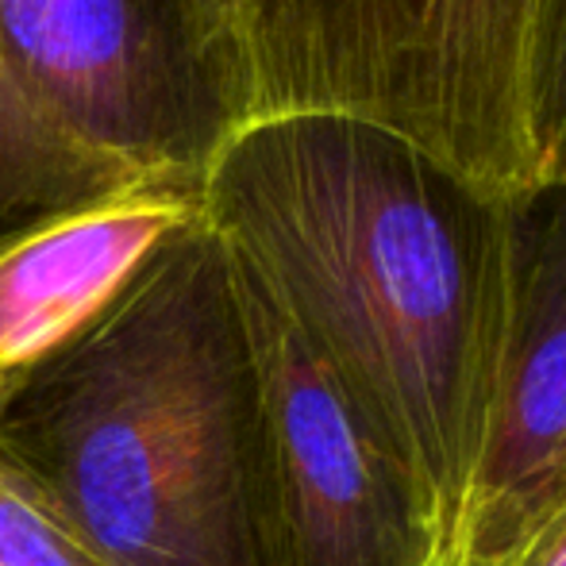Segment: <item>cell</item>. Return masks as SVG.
<instances>
[{
  "label": "cell",
  "instance_id": "cell-1",
  "mask_svg": "<svg viewBox=\"0 0 566 566\" xmlns=\"http://www.w3.org/2000/svg\"><path fill=\"white\" fill-rule=\"evenodd\" d=\"M521 205L336 113L251 119L201 186L209 224L424 501L440 559L497 405Z\"/></svg>",
  "mask_w": 566,
  "mask_h": 566
},
{
  "label": "cell",
  "instance_id": "cell-2",
  "mask_svg": "<svg viewBox=\"0 0 566 566\" xmlns=\"http://www.w3.org/2000/svg\"><path fill=\"white\" fill-rule=\"evenodd\" d=\"M0 454L101 566H266L259 358L205 212L97 321L0 381Z\"/></svg>",
  "mask_w": 566,
  "mask_h": 566
},
{
  "label": "cell",
  "instance_id": "cell-3",
  "mask_svg": "<svg viewBox=\"0 0 566 566\" xmlns=\"http://www.w3.org/2000/svg\"><path fill=\"white\" fill-rule=\"evenodd\" d=\"M251 119L336 113L381 124L467 181L539 189L528 70L539 0H231Z\"/></svg>",
  "mask_w": 566,
  "mask_h": 566
},
{
  "label": "cell",
  "instance_id": "cell-4",
  "mask_svg": "<svg viewBox=\"0 0 566 566\" xmlns=\"http://www.w3.org/2000/svg\"><path fill=\"white\" fill-rule=\"evenodd\" d=\"M0 59L82 147L201 197L251 124L231 0H0Z\"/></svg>",
  "mask_w": 566,
  "mask_h": 566
},
{
  "label": "cell",
  "instance_id": "cell-5",
  "mask_svg": "<svg viewBox=\"0 0 566 566\" xmlns=\"http://www.w3.org/2000/svg\"><path fill=\"white\" fill-rule=\"evenodd\" d=\"M235 274L262 381L266 566H440V532L409 478L239 259Z\"/></svg>",
  "mask_w": 566,
  "mask_h": 566
},
{
  "label": "cell",
  "instance_id": "cell-6",
  "mask_svg": "<svg viewBox=\"0 0 566 566\" xmlns=\"http://www.w3.org/2000/svg\"><path fill=\"white\" fill-rule=\"evenodd\" d=\"M566 509V186L516 212L513 313L482 462L440 566H521Z\"/></svg>",
  "mask_w": 566,
  "mask_h": 566
},
{
  "label": "cell",
  "instance_id": "cell-7",
  "mask_svg": "<svg viewBox=\"0 0 566 566\" xmlns=\"http://www.w3.org/2000/svg\"><path fill=\"white\" fill-rule=\"evenodd\" d=\"M201 197L143 186L0 247V381L97 321Z\"/></svg>",
  "mask_w": 566,
  "mask_h": 566
},
{
  "label": "cell",
  "instance_id": "cell-8",
  "mask_svg": "<svg viewBox=\"0 0 566 566\" xmlns=\"http://www.w3.org/2000/svg\"><path fill=\"white\" fill-rule=\"evenodd\" d=\"M143 186L150 181L62 132L0 59V247Z\"/></svg>",
  "mask_w": 566,
  "mask_h": 566
},
{
  "label": "cell",
  "instance_id": "cell-9",
  "mask_svg": "<svg viewBox=\"0 0 566 566\" xmlns=\"http://www.w3.org/2000/svg\"><path fill=\"white\" fill-rule=\"evenodd\" d=\"M528 132L539 189L566 186V0H539L528 70Z\"/></svg>",
  "mask_w": 566,
  "mask_h": 566
},
{
  "label": "cell",
  "instance_id": "cell-10",
  "mask_svg": "<svg viewBox=\"0 0 566 566\" xmlns=\"http://www.w3.org/2000/svg\"><path fill=\"white\" fill-rule=\"evenodd\" d=\"M0 566H101L4 454H0Z\"/></svg>",
  "mask_w": 566,
  "mask_h": 566
},
{
  "label": "cell",
  "instance_id": "cell-11",
  "mask_svg": "<svg viewBox=\"0 0 566 566\" xmlns=\"http://www.w3.org/2000/svg\"><path fill=\"white\" fill-rule=\"evenodd\" d=\"M521 566H566V509L547 524V532L532 544Z\"/></svg>",
  "mask_w": 566,
  "mask_h": 566
}]
</instances>
